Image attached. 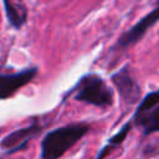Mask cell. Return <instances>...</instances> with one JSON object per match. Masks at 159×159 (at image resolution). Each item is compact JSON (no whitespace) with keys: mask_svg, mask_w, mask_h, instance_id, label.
Here are the masks:
<instances>
[{"mask_svg":"<svg viewBox=\"0 0 159 159\" xmlns=\"http://www.w3.org/2000/svg\"><path fill=\"white\" fill-rule=\"evenodd\" d=\"M2 4L10 25L15 29H20L26 22L27 17L26 7L24 4L17 0H2Z\"/></svg>","mask_w":159,"mask_h":159,"instance_id":"cell-8","label":"cell"},{"mask_svg":"<svg viewBox=\"0 0 159 159\" xmlns=\"http://www.w3.org/2000/svg\"><path fill=\"white\" fill-rule=\"evenodd\" d=\"M159 21V5L153 9L149 14H147L144 17H142L133 27H130L125 34H123L118 42H117V46L120 47V48H127L129 46H133L134 43H137L144 35L145 32L152 27L154 26L157 22Z\"/></svg>","mask_w":159,"mask_h":159,"instance_id":"cell-5","label":"cell"},{"mask_svg":"<svg viewBox=\"0 0 159 159\" xmlns=\"http://www.w3.org/2000/svg\"><path fill=\"white\" fill-rule=\"evenodd\" d=\"M133 123L143 129V134L145 137L159 132V106L147 112L134 113Z\"/></svg>","mask_w":159,"mask_h":159,"instance_id":"cell-7","label":"cell"},{"mask_svg":"<svg viewBox=\"0 0 159 159\" xmlns=\"http://www.w3.org/2000/svg\"><path fill=\"white\" fill-rule=\"evenodd\" d=\"M132 123H133V122H128V123H125V124L122 127V129L109 139V142L114 143L116 145H119L120 143H123V142H124V139L127 138V135H128V133H129L130 128H132Z\"/></svg>","mask_w":159,"mask_h":159,"instance_id":"cell-10","label":"cell"},{"mask_svg":"<svg viewBox=\"0 0 159 159\" xmlns=\"http://www.w3.org/2000/svg\"><path fill=\"white\" fill-rule=\"evenodd\" d=\"M116 147H117V145H116L114 143L108 142V144H107L106 147H103V148H102V150L99 152V154L97 155V158H96V159H104V158H106V157H107V155H108V154H109V153H111Z\"/></svg>","mask_w":159,"mask_h":159,"instance_id":"cell-11","label":"cell"},{"mask_svg":"<svg viewBox=\"0 0 159 159\" xmlns=\"http://www.w3.org/2000/svg\"><path fill=\"white\" fill-rule=\"evenodd\" d=\"M41 130H42V128L37 123H32L27 127L19 128L2 138V140L0 142V149L7 154L15 153V152L25 148L27 145V143L32 138H35Z\"/></svg>","mask_w":159,"mask_h":159,"instance_id":"cell-4","label":"cell"},{"mask_svg":"<svg viewBox=\"0 0 159 159\" xmlns=\"http://www.w3.org/2000/svg\"><path fill=\"white\" fill-rule=\"evenodd\" d=\"M114 87L117 88L120 99L127 104L132 106L140 101L142 98V89L138 84L137 80L132 76L129 67L124 66L119 71L112 75L111 77Z\"/></svg>","mask_w":159,"mask_h":159,"instance_id":"cell-3","label":"cell"},{"mask_svg":"<svg viewBox=\"0 0 159 159\" xmlns=\"http://www.w3.org/2000/svg\"><path fill=\"white\" fill-rule=\"evenodd\" d=\"M37 75V68H26L21 72L2 75L0 73V99L9 98L17 89L31 82Z\"/></svg>","mask_w":159,"mask_h":159,"instance_id":"cell-6","label":"cell"},{"mask_svg":"<svg viewBox=\"0 0 159 159\" xmlns=\"http://www.w3.org/2000/svg\"><path fill=\"white\" fill-rule=\"evenodd\" d=\"M159 106V88L155 92H150L148 93L138 104L135 113H142V112H147L153 109L154 107Z\"/></svg>","mask_w":159,"mask_h":159,"instance_id":"cell-9","label":"cell"},{"mask_svg":"<svg viewBox=\"0 0 159 159\" xmlns=\"http://www.w3.org/2000/svg\"><path fill=\"white\" fill-rule=\"evenodd\" d=\"M89 130L86 123H73L48 132L41 140V159H60Z\"/></svg>","mask_w":159,"mask_h":159,"instance_id":"cell-1","label":"cell"},{"mask_svg":"<svg viewBox=\"0 0 159 159\" xmlns=\"http://www.w3.org/2000/svg\"><path fill=\"white\" fill-rule=\"evenodd\" d=\"M75 99L99 108H107L113 104V91L97 75L83 76L75 88Z\"/></svg>","mask_w":159,"mask_h":159,"instance_id":"cell-2","label":"cell"}]
</instances>
